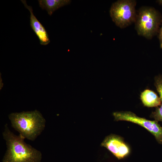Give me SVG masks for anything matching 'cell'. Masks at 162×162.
<instances>
[{"instance_id": "30bf717a", "label": "cell", "mask_w": 162, "mask_h": 162, "mask_svg": "<svg viewBox=\"0 0 162 162\" xmlns=\"http://www.w3.org/2000/svg\"><path fill=\"white\" fill-rule=\"evenodd\" d=\"M154 80V85L159 95L161 104L160 107H156L155 110L152 112L150 117L158 122H162V75L155 76Z\"/></svg>"}, {"instance_id": "6da1fadb", "label": "cell", "mask_w": 162, "mask_h": 162, "mask_svg": "<svg viewBox=\"0 0 162 162\" xmlns=\"http://www.w3.org/2000/svg\"><path fill=\"white\" fill-rule=\"evenodd\" d=\"M2 136L7 149L2 162H41V152L25 142L20 135L12 132L7 124L4 125Z\"/></svg>"}, {"instance_id": "8fae6325", "label": "cell", "mask_w": 162, "mask_h": 162, "mask_svg": "<svg viewBox=\"0 0 162 162\" xmlns=\"http://www.w3.org/2000/svg\"><path fill=\"white\" fill-rule=\"evenodd\" d=\"M158 38L160 42V47L162 49V20L161 22V26L159 32Z\"/></svg>"}, {"instance_id": "52a82bcc", "label": "cell", "mask_w": 162, "mask_h": 162, "mask_svg": "<svg viewBox=\"0 0 162 162\" xmlns=\"http://www.w3.org/2000/svg\"><path fill=\"white\" fill-rule=\"evenodd\" d=\"M21 1L30 13V26L38 38L40 44L43 45H47L50 43V40L46 30L34 15L32 7L27 4L26 0Z\"/></svg>"}, {"instance_id": "8992f818", "label": "cell", "mask_w": 162, "mask_h": 162, "mask_svg": "<svg viewBox=\"0 0 162 162\" xmlns=\"http://www.w3.org/2000/svg\"><path fill=\"white\" fill-rule=\"evenodd\" d=\"M101 146L108 149L118 159L124 158L130 153V147L123 138L115 134H111L106 136Z\"/></svg>"}, {"instance_id": "3957f363", "label": "cell", "mask_w": 162, "mask_h": 162, "mask_svg": "<svg viewBox=\"0 0 162 162\" xmlns=\"http://www.w3.org/2000/svg\"><path fill=\"white\" fill-rule=\"evenodd\" d=\"M162 20L160 14L154 8L141 7L137 12L134 23L137 34L148 39H152L159 32Z\"/></svg>"}, {"instance_id": "5b68a950", "label": "cell", "mask_w": 162, "mask_h": 162, "mask_svg": "<svg viewBox=\"0 0 162 162\" xmlns=\"http://www.w3.org/2000/svg\"><path fill=\"white\" fill-rule=\"evenodd\" d=\"M112 115L116 121L129 122L143 127L154 136L159 144H162V127L158 121L149 120L139 117L129 111L116 112Z\"/></svg>"}, {"instance_id": "ba28073f", "label": "cell", "mask_w": 162, "mask_h": 162, "mask_svg": "<svg viewBox=\"0 0 162 162\" xmlns=\"http://www.w3.org/2000/svg\"><path fill=\"white\" fill-rule=\"evenodd\" d=\"M40 7L46 10L48 14L51 16L53 13L60 8L69 4L70 0H38Z\"/></svg>"}, {"instance_id": "7c38bea8", "label": "cell", "mask_w": 162, "mask_h": 162, "mask_svg": "<svg viewBox=\"0 0 162 162\" xmlns=\"http://www.w3.org/2000/svg\"><path fill=\"white\" fill-rule=\"evenodd\" d=\"M158 3L162 6V0H159L157 1Z\"/></svg>"}, {"instance_id": "9c48e42d", "label": "cell", "mask_w": 162, "mask_h": 162, "mask_svg": "<svg viewBox=\"0 0 162 162\" xmlns=\"http://www.w3.org/2000/svg\"><path fill=\"white\" fill-rule=\"evenodd\" d=\"M140 98L143 105L147 107H158L161 104L160 97L149 89H146L141 93Z\"/></svg>"}, {"instance_id": "7a4b0ae2", "label": "cell", "mask_w": 162, "mask_h": 162, "mask_svg": "<svg viewBox=\"0 0 162 162\" xmlns=\"http://www.w3.org/2000/svg\"><path fill=\"white\" fill-rule=\"evenodd\" d=\"M8 117L12 127L25 139L31 141H34L45 127V119L36 110L12 112Z\"/></svg>"}, {"instance_id": "277c9868", "label": "cell", "mask_w": 162, "mask_h": 162, "mask_svg": "<svg viewBox=\"0 0 162 162\" xmlns=\"http://www.w3.org/2000/svg\"><path fill=\"white\" fill-rule=\"evenodd\" d=\"M136 3L135 0H119L112 4L110 14L116 26L123 28L135 23Z\"/></svg>"}]
</instances>
